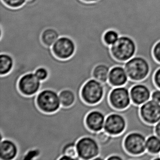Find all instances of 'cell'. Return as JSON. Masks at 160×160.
Listing matches in <instances>:
<instances>
[{
	"label": "cell",
	"mask_w": 160,
	"mask_h": 160,
	"mask_svg": "<svg viewBox=\"0 0 160 160\" xmlns=\"http://www.w3.org/2000/svg\"></svg>",
	"instance_id": "obj_33"
},
{
	"label": "cell",
	"mask_w": 160,
	"mask_h": 160,
	"mask_svg": "<svg viewBox=\"0 0 160 160\" xmlns=\"http://www.w3.org/2000/svg\"><path fill=\"white\" fill-rule=\"evenodd\" d=\"M61 106L71 107L76 102V97L73 91L70 89H64L58 93Z\"/></svg>",
	"instance_id": "obj_20"
},
{
	"label": "cell",
	"mask_w": 160,
	"mask_h": 160,
	"mask_svg": "<svg viewBox=\"0 0 160 160\" xmlns=\"http://www.w3.org/2000/svg\"><path fill=\"white\" fill-rule=\"evenodd\" d=\"M142 82H135L130 87V96L134 106L139 107L151 100L152 89L150 86Z\"/></svg>",
	"instance_id": "obj_12"
},
{
	"label": "cell",
	"mask_w": 160,
	"mask_h": 160,
	"mask_svg": "<svg viewBox=\"0 0 160 160\" xmlns=\"http://www.w3.org/2000/svg\"><path fill=\"white\" fill-rule=\"evenodd\" d=\"M7 6L12 8H18L26 3V0H1Z\"/></svg>",
	"instance_id": "obj_25"
},
{
	"label": "cell",
	"mask_w": 160,
	"mask_h": 160,
	"mask_svg": "<svg viewBox=\"0 0 160 160\" xmlns=\"http://www.w3.org/2000/svg\"><path fill=\"white\" fill-rule=\"evenodd\" d=\"M34 73L37 78L41 82L47 80L49 76V73L48 69L46 68V67H38L35 70Z\"/></svg>",
	"instance_id": "obj_24"
},
{
	"label": "cell",
	"mask_w": 160,
	"mask_h": 160,
	"mask_svg": "<svg viewBox=\"0 0 160 160\" xmlns=\"http://www.w3.org/2000/svg\"><path fill=\"white\" fill-rule=\"evenodd\" d=\"M138 112L143 123L154 127L160 120V103L150 100L139 107Z\"/></svg>",
	"instance_id": "obj_9"
},
{
	"label": "cell",
	"mask_w": 160,
	"mask_h": 160,
	"mask_svg": "<svg viewBox=\"0 0 160 160\" xmlns=\"http://www.w3.org/2000/svg\"><path fill=\"white\" fill-rule=\"evenodd\" d=\"M154 133L160 138V120L154 126Z\"/></svg>",
	"instance_id": "obj_30"
},
{
	"label": "cell",
	"mask_w": 160,
	"mask_h": 160,
	"mask_svg": "<svg viewBox=\"0 0 160 160\" xmlns=\"http://www.w3.org/2000/svg\"><path fill=\"white\" fill-rule=\"evenodd\" d=\"M128 120L122 113L114 112L106 117L104 130L109 134L115 137L122 136L128 130Z\"/></svg>",
	"instance_id": "obj_7"
},
{
	"label": "cell",
	"mask_w": 160,
	"mask_h": 160,
	"mask_svg": "<svg viewBox=\"0 0 160 160\" xmlns=\"http://www.w3.org/2000/svg\"><path fill=\"white\" fill-rule=\"evenodd\" d=\"M146 140L147 137L142 132L136 131L128 132L122 139V147L128 157L136 158L147 153Z\"/></svg>",
	"instance_id": "obj_2"
},
{
	"label": "cell",
	"mask_w": 160,
	"mask_h": 160,
	"mask_svg": "<svg viewBox=\"0 0 160 160\" xmlns=\"http://www.w3.org/2000/svg\"><path fill=\"white\" fill-rule=\"evenodd\" d=\"M54 55L60 59L66 60L71 58L76 52L73 39L68 36H60L52 47Z\"/></svg>",
	"instance_id": "obj_10"
},
{
	"label": "cell",
	"mask_w": 160,
	"mask_h": 160,
	"mask_svg": "<svg viewBox=\"0 0 160 160\" xmlns=\"http://www.w3.org/2000/svg\"><path fill=\"white\" fill-rule=\"evenodd\" d=\"M106 117L100 110H92L89 112L85 118L87 128L93 132H100L104 129Z\"/></svg>",
	"instance_id": "obj_14"
},
{
	"label": "cell",
	"mask_w": 160,
	"mask_h": 160,
	"mask_svg": "<svg viewBox=\"0 0 160 160\" xmlns=\"http://www.w3.org/2000/svg\"><path fill=\"white\" fill-rule=\"evenodd\" d=\"M60 37V33L56 28H45L42 33L41 39L44 46L52 48L54 43Z\"/></svg>",
	"instance_id": "obj_17"
},
{
	"label": "cell",
	"mask_w": 160,
	"mask_h": 160,
	"mask_svg": "<svg viewBox=\"0 0 160 160\" xmlns=\"http://www.w3.org/2000/svg\"><path fill=\"white\" fill-rule=\"evenodd\" d=\"M110 52L115 60L125 63L136 55L137 45L132 37L120 36L115 43L110 46Z\"/></svg>",
	"instance_id": "obj_3"
},
{
	"label": "cell",
	"mask_w": 160,
	"mask_h": 160,
	"mask_svg": "<svg viewBox=\"0 0 160 160\" xmlns=\"http://www.w3.org/2000/svg\"><path fill=\"white\" fill-rule=\"evenodd\" d=\"M37 0H26V2L25 4L30 5L35 3V2L37 1Z\"/></svg>",
	"instance_id": "obj_31"
},
{
	"label": "cell",
	"mask_w": 160,
	"mask_h": 160,
	"mask_svg": "<svg viewBox=\"0 0 160 160\" xmlns=\"http://www.w3.org/2000/svg\"><path fill=\"white\" fill-rule=\"evenodd\" d=\"M146 151L150 156H160V138L155 133L150 134L147 137Z\"/></svg>",
	"instance_id": "obj_16"
},
{
	"label": "cell",
	"mask_w": 160,
	"mask_h": 160,
	"mask_svg": "<svg viewBox=\"0 0 160 160\" xmlns=\"http://www.w3.org/2000/svg\"><path fill=\"white\" fill-rule=\"evenodd\" d=\"M112 137L113 136L110 135L103 129L100 132H97L95 139L100 146H104L110 143L112 140Z\"/></svg>",
	"instance_id": "obj_23"
},
{
	"label": "cell",
	"mask_w": 160,
	"mask_h": 160,
	"mask_svg": "<svg viewBox=\"0 0 160 160\" xmlns=\"http://www.w3.org/2000/svg\"><path fill=\"white\" fill-rule=\"evenodd\" d=\"M63 155L68 156L72 160H80L77 150L76 143H68L66 144L62 150V156Z\"/></svg>",
	"instance_id": "obj_22"
},
{
	"label": "cell",
	"mask_w": 160,
	"mask_h": 160,
	"mask_svg": "<svg viewBox=\"0 0 160 160\" xmlns=\"http://www.w3.org/2000/svg\"><path fill=\"white\" fill-rule=\"evenodd\" d=\"M76 148L80 160H94L100 155V145L92 137H82L77 142Z\"/></svg>",
	"instance_id": "obj_6"
},
{
	"label": "cell",
	"mask_w": 160,
	"mask_h": 160,
	"mask_svg": "<svg viewBox=\"0 0 160 160\" xmlns=\"http://www.w3.org/2000/svg\"><path fill=\"white\" fill-rule=\"evenodd\" d=\"M120 36V35L118 31L111 28L105 32L103 39L106 45L110 47L117 42Z\"/></svg>",
	"instance_id": "obj_21"
},
{
	"label": "cell",
	"mask_w": 160,
	"mask_h": 160,
	"mask_svg": "<svg viewBox=\"0 0 160 160\" xmlns=\"http://www.w3.org/2000/svg\"><path fill=\"white\" fill-rule=\"evenodd\" d=\"M152 80L154 88L160 89V66L154 72L152 75Z\"/></svg>",
	"instance_id": "obj_27"
},
{
	"label": "cell",
	"mask_w": 160,
	"mask_h": 160,
	"mask_svg": "<svg viewBox=\"0 0 160 160\" xmlns=\"http://www.w3.org/2000/svg\"><path fill=\"white\" fill-rule=\"evenodd\" d=\"M104 87L94 78L87 81L81 90V97L87 104L93 105L101 101L104 97Z\"/></svg>",
	"instance_id": "obj_4"
},
{
	"label": "cell",
	"mask_w": 160,
	"mask_h": 160,
	"mask_svg": "<svg viewBox=\"0 0 160 160\" xmlns=\"http://www.w3.org/2000/svg\"><path fill=\"white\" fill-rule=\"evenodd\" d=\"M151 100L160 103V89L156 88L152 90Z\"/></svg>",
	"instance_id": "obj_28"
},
{
	"label": "cell",
	"mask_w": 160,
	"mask_h": 160,
	"mask_svg": "<svg viewBox=\"0 0 160 160\" xmlns=\"http://www.w3.org/2000/svg\"><path fill=\"white\" fill-rule=\"evenodd\" d=\"M41 84V81L37 78L34 72H29L20 78L18 89L24 96H32L39 92Z\"/></svg>",
	"instance_id": "obj_11"
},
{
	"label": "cell",
	"mask_w": 160,
	"mask_h": 160,
	"mask_svg": "<svg viewBox=\"0 0 160 160\" xmlns=\"http://www.w3.org/2000/svg\"><path fill=\"white\" fill-rule=\"evenodd\" d=\"M152 55L156 63L160 66V40L157 42L153 47Z\"/></svg>",
	"instance_id": "obj_26"
},
{
	"label": "cell",
	"mask_w": 160,
	"mask_h": 160,
	"mask_svg": "<svg viewBox=\"0 0 160 160\" xmlns=\"http://www.w3.org/2000/svg\"><path fill=\"white\" fill-rule=\"evenodd\" d=\"M36 103L39 109L46 113L57 112L61 108L58 93L52 89H45L37 94Z\"/></svg>",
	"instance_id": "obj_5"
},
{
	"label": "cell",
	"mask_w": 160,
	"mask_h": 160,
	"mask_svg": "<svg viewBox=\"0 0 160 160\" xmlns=\"http://www.w3.org/2000/svg\"><path fill=\"white\" fill-rule=\"evenodd\" d=\"M110 68L109 66L104 64L100 63L96 65L92 72V77L103 84H107L108 83V77L110 71Z\"/></svg>",
	"instance_id": "obj_18"
},
{
	"label": "cell",
	"mask_w": 160,
	"mask_h": 160,
	"mask_svg": "<svg viewBox=\"0 0 160 160\" xmlns=\"http://www.w3.org/2000/svg\"><path fill=\"white\" fill-rule=\"evenodd\" d=\"M108 82L113 87L128 85L130 80L123 65H117L110 68Z\"/></svg>",
	"instance_id": "obj_13"
},
{
	"label": "cell",
	"mask_w": 160,
	"mask_h": 160,
	"mask_svg": "<svg viewBox=\"0 0 160 160\" xmlns=\"http://www.w3.org/2000/svg\"><path fill=\"white\" fill-rule=\"evenodd\" d=\"M18 152L17 144L14 141L9 139L1 140L0 160H15Z\"/></svg>",
	"instance_id": "obj_15"
},
{
	"label": "cell",
	"mask_w": 160,
	"mask_h": 160,
	"mask_svg": "<svg viewBox=\"0 0 160 160\" xmlns=\"http://www.w3.org/2000/svg\"><path fill=\"white\" fill-rule=\"evenodd\" d=\"M14 61L11 55L0 54V76H6L13 69Z\"/></svg>",
	"instance_id": "obj_19"
},
{
	"label": "cell",
	"mask_w": 160,
	"mask_h": 160,
	"mask_svg": "<svg viewBox=\"0 0 160 160\" xmlns=\"http://www.w3.org/2000/svg\"><path fill=\"white\" fill-rule=\"evenodd\" d=\"M123 66L130 82H143L149 78H152V65L144 56L136 55L126 61Z\"/></svg>",
	"instance_id": "obj_1"
},
{
	"label": "cell",
	"mask_w": 160,
	"mask_h": 160,
	"mask_svg": "<svg viewBox=\"0 0 160 160\" xmlns=\"http://www.w3.org/2000/svg\"><path fill=\"white\" fill-rule=\"evenodd\" d=\"M125 160V158H123V156L118 155V154H113L109 156L108 158H107V160Z\"/></svg>",
	"instance_id": "obj_29"
},
{
	"label": "cell",
	"mask_w": 160,
	"mask_h": 160,
	"mask_svg": "<svg viewBox=\"0 0 160 160\" xmlns=\"http://www.w3.org/2000/svg\"><path fill=\"white\" fill-rule=\"evenodd\" d=\"M109 101L111 106L118 111H125L130 109L132 103L129 87H114L110 91Z\"/></svg>",
	"instance_id": "obj_8"
},
{
	"label": "cell",
	"mask_w": 160,
	"mask_h": 160,
	"mask_svg": "<svg viewBox=\"0 0 160 160\" xmlns=\"http://www.w3.org/2000/svg\"><path fill=\"white\" fill-rule=\"evenodd\" d=\"M83 2H88V3H93V2H98L99 0H81Z\"/></svg>",
	"instance_id": "obj_32"
}]
</instances>
